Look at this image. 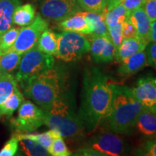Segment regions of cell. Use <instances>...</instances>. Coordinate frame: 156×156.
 <instances>
[{
    "label": "cell",
    "mask_w": 156,
    "mask_h": 156,
    "mask_svg": "<svg viewBox=\"0 0 156 156\" xmlns=\"http://www.w3.org/2000/svg\"><path fill=\"white\" fill-rule=\"evenodd\" d=\"M113 84L98 68L93 67L85 69L78 114L85 132L91 133L95 131L108 115L113 98Z\"/></svg>",
    "instance_id": "obj_1"
},
{
    "label": "cell",
    "mask_w": 156,
    "mask_h": 156,
    "mask_svg": "<svg viewBox=\"0 0 156 156\" xmlns=\"http://www.w3.org/2000/svg\"><path fill=\"white\" fill-rule=\"evenodd\" d=\"M144 108L134 97L132 88L114 83L112 106L101 125L107 131L129 134L134 129L137 117Z\"/></svg>",
    "instance_id": "obj_2"
},
{
    "label": "cell",
    "mask_w": 156,
    "mask_h": 156,
    "mask_svg": "<svg viewBox=\"0 0 156 156\" xmlns=\"http://www.w3.org/2000/svg\"><path fill=\"white\" fill-rule=\"evenodd\" d=\"M44 111V124L55 130L63 137L77 140L85 136V129L79 114L73 106L62 98L54 101L51 107Z\"/></svg>",
    "instance_id": "obj_3"
},
{
    "label": "cell",
    "mask_w": 156,
    "mask_h": 156,
    "mask_svg": "<svg viewBox=\"0 0 156 156\" xmlns=\"http://www.w3.org/2000/svg\"><path fill=\"white\" fill-rule=\"evenodd\" d=\"M24 93L44 110H47L60 97L62 77L52 69L30 77L22 85Z\"/></svg>",
    "instance_id": "obj_4"
},
{
    "label": "cell",
    "mask_w": 156,
    "mask_h": 156,
    "mask_svg": "<svg viewBox=\"0 0 156 156\" xmlns=\"http://www.w3.org/2000/svg\"><path fill=\"white\" fill-rule=\"evenodd\" d=\"M54 63L53 56L44 53L36 46L23 54L15 77L18 83L23 84L30 77L52 69Z\"/></svg>",
    "instance_id": "obj_5"
},
{
    "label": "cell",
    "mask_w": 156,
    "mask_h": 156,
    "mask_svg": "<svg viewBox=\"0 0 156 156\" xmlns=\"http://www.w3.org/2000/svg\"><path fill=\"white\" fill-rule=\"evenodd\" d=\"M56 57L66 62L77 61L90 51V41L84 34L63 31L57 34Z\"/></svg>",
    "instance_id": "obj_6"
},
{
    "label": "cell",
    "mask_w": 156,
    "mask_h": 156,
    "mask_svg": "<svg viewBox=\"0 0 156 156\" xmlns=\"http://www.w3.org/2000/svg\"><path fill=\"white\" fill-rule=\"evenodd\" d=\"M48 27L47 21L41 15H38L31 24L20 29L15 44L7 51H12L23 55L37 46L41 36Z\"/></svg>",
    "instance_id": "obj_7"
},
{
    "label": "cell",
    "mask_w": 156,
    "mask_h": 156,
    "mask_svg": "<svg viewBox=\"0 0 156 156\" xmlns=\"http://www.w3.org/2000/svg\"><path fill=\"white\" fill-rule=\"evenodd\" d=\"M41 15L48 20L60 22L82 11L77 0H34Z\"/></svg>",
    "instance_id": "obj_8"
},
{
    "label": "cell",
    "mask_w": 156,
    "mask_h": 156,
    "mask_svg": "<svg viewBox=\"0 0 156 156\" xmlns=\"http://www.w3.org/2000/svg\"><path fill=\"white\" fill-rule=\"evenodd\" d=\"M44 124V111L34 103L25 101L19 106L18 115L12 125L17 131L33 132Z\"/></svg>",
    "instance_id": "obj_9"
},
{
    "label": "cell",
    "mask_w": 156,
    "mask_h": 156,
    "mask_svg": "<svg viewBox=\"0 0 156 156\" xmlns=\"http://www.w3.org/2000/svg\"><path fill=\"white\" fill-rule=\"evenodd\" d=\"M87 145L105 156L123 155L126 149L124 140L118 134L109 131H102L95 134L90 138Z\"/></svg>",
    "instance_id": "obj_10"
},
{
    "label": "cell",
    "mask_w": 156,
    "mask_h": 156,
    "mask_svg": "<svg viewBox=\"0 0 156 156\" xmlns=\"http://www.w3.org/2000/svg\"><path fill=\"white\" fill-rule=\"evenodd\" d=\"M136 100L145 108L151 109L156 103V77L145 76L140 78L132 87Z\"/></svg>",
    "instance_id": "obj_11"
},
{
    "label": "cell",
    "mask_w": 156,
    "mask_h": 156,
    "mask_svg": "<svg viewBox=\"0 0 156 156\" xmlns=\"http://www.w3.org/2000/svg\"><path fill=\"white\" fill-rule=\"evenodd\" d=\"M119 63V66L117 69L118 75L123 77H129L137 73L138 72L148 65L147 52L145 50L138 52L125 58Z\"/></svg>",
    "instance_id": "obj_12"
},
{
    "label": "cell",
    "mask_w": 156,
    "mask_h": 156,
    "mask_svg": "<svg viewBox=\"0 0 156 156\" xmlns=\"http://www.w3.org/2000/svg\"><path fill=\"white\" fill-rule=\"evenodd\" d=\"M149 43L150 41L147 39L140 38L139 36L123 39L122 44L116 49L115 61L120 62L128 56L145 50Z\"/></svg>",
    "instance_id": "obj_13"
},
{
    "label": "cell",
    "mask_w": 156,
    "mask_h": 156,
    "mask_svg": "<svg viewBox=\"0 0 156 156\" xmlns=\"http://www.w3.org/2000/svg\"><path fill=\"white\" fill-rule=\"evenodd\" d=\"M134 128L145 137H156V115L151 109L144 108L137 117Z\"/></svg>",
    "instance_id": "obj_14"
},
{
    "label": "cell",
    "mask_w": 156,
    "mask_h": 156,
    "mask_svg": "<svg viewBox=\"0 0 156 156\" xmlns=\"http://www.w3.org/2000/svg\"><path fill=\"white\" fill-rule=\"evenodd\" d=\"M58 26L63 31H69L84 35L92 34V30L85 20L83 11L78 12L68 18L60 21Z\"/></svg>",
    "instance_id": "obj_15"
},
{
    "label": "cell",
    "mask_w": 156,
    "mask_h": 156,
    "mask_svg": "<svg viewBox=\"0 0 156 156\" xmlns=\"http://www.w3.org/2000/svg\"><path fill=\"white\" fill-rule=\"evenodd\" d=\"M129 20L136 28L138 36L149 41L151 21L142 7L131 12L129 17Z\"/></svg>",
    "instance_id": "obj_16"
},
{
    "label": "cell",
    "mask_w": 156,
    "mask_h": 156,
    "mask_svg": "<svg viewBox=\"0 0 156 156\" xmlns=\"http://www.w3.org/2000/svg\"><path fill=\"white\" fill-rule=\"evenodd\" d=\"M21 0H0V37L12 27L15 9Z\"/></svg>",
    "instance_id": "obj_17"
},
{
    "label": "cell",
    "mask_w": 156,
    "mask_h": 156,
    "mask_svg": "<svg viewBox=\"0 0 156 156\" xmlns=\"http://www.w3.org/2000/svg\"><path fill=\"white\" fill-rule=\"evenodd\" d=\"M106 11L102 13L84 12L85 20L92 30V36H105L108 34V28L105 20Z\"/></svg>",
    "instance_id": "obj_18"
},
{
    "label": "cell",
    "mask_w": 156,
    "mask_h": 156,
    "mask_svg": "<svg viewBox=\"0 0 156 156\" xmlns=\"http://www.w3.org/2000/svg\"><path fill=\"white\" fill-rule=\"evenodd\" d=\"M36 9L32 4L28 3L18 5L15 9L12 23L18 26L25 27L31 24L35 20Z\"/></svg>",
    "instance_id": "obj_19"
},
{
    "label": "cell",
    "mask_w": 156,
    "mask_h": 156,
    "mask_svg": "<svg viewBox=\"0 0 156 156\" xmlns=\"http://www.w3.org/2000/svg\"><path fill=\"white\" fill-rule=\"evenodd\" d=\"M37 48L45 54L56 56L58 50L57 34L51 30H45L39 38Z\"/></svg>",
    "instance_id": "obj_20"
},
{
    "label": "cell",
    "mask_w": 156,
    "mask_h": 156,
    "mask_svg": "<svg viewBox=\"0 0 156 156\" xmlns=\"http://www.w3.org/2000/svg\"><path fill=\"white\" fill-rule=\"evenodd\" d=\"M15 135L18 138L22 151L26 155L45 156L49 155L47 150L40 145L38 142L26 137L23 133H17Z\"/></svg>",
    "instance_id": "obj_21"
},
{
    "label": "cell",
    "mask_w": 156,
    "mask_h": 156,
    "mask_svg": "<svg viewBox=\"0 0 156 156\" xmlns=\"http://www.w3.org/2000/svg\"><path fill=\"white\" fill-rule=\"evenodd\" d=\"M22 55L12 51H0V73H10L18 67Z\"/></svg>",
    "instance_id": "obj_22"
},
{
    "label": "cell",
    "mask_w": 156,
    "mask_h": 156,
    "mask_svg": "<svg viewBox=\"0 0 156 156\" xmlns=\"http://www.w3.org/2000/svg\"><path fill=\"white\" fill-rule=\"evenodd\" d=\"M17 81L10 73H0V105L17 88Z\"/></svg>",
    "instance_id": "obj_23"
},
{
    "label": "cell",
    "mask_w": 156,
    "mask_h": 156,
    "mask_svg": "<svg viewBox=\"0 0 156 156\" xmlns=\"http://www.w3.org/2000/svg\"><path fill=\"white\" fill-rule=\"evenodd\" d=\"M23 95L18 89L15 90L12 94L7 98L3 103L0 105V116H11L15 111L19 108L23 103Z\"/></svg>",
    "instance_id": "obj_24"
},
{
    "label": "cell",
    "mask_w": 156,
    "mask_h": 156,
    "mask_svg": "<svg viewBox=\"0 0 156 156\" xmlns=\"http://www.w3.org/2000/svg\"><path fill=\"white\" fill-rule=\"evenodd\" d=\"M130 12L126 10L122 4L116 6L110 10L106 11L105 15V20L107 28L112 27L119 23H122L126 20L129 19Z\"/></svg>",
    "instance_id": "obj_25"
},
{
    "label": "cell",
    "mask_w": 156,
    "mask_h": 156,
    "mask_svg": "<svg viewBox=\"0 0 156 156\" xmlns=\"http://www.w3.org/2000/svg\"><path fill=\"white\" fill-rule=\"evenodd\" d=\"M48 153L53 156H69L72 155L71 151L68 149L63 136L57 131H55L54 140L49 149Z\"/></svg>",
    "instance_id": "obj_26"
},
{
    "label": "cell",
    "mask_w": 156,
    "mask_h": 156,
    "mask_svg": "<svg viewBox=\"0 0 156 156\" xmlns=\"http://www.w3.org/2000/svg\"><path fill=\"white\" fill-rule=\"evenodd\" d=\"M92 41L90 42V51L91 56L95 62L98 63L99 57H100L101 52L106 42L110 38L109 34L105 35V36H92Z\"/></svg>",
    "instance_id": "obj_27"
},
{
    "label": "cell",
    "mask_w": 156,
    "mask_h": 156,
    "mask_svg": "<svg viewBox=\"0 0 156 156\" xmlns=\"http://www.w3.org/2000/svg\"><path fill=\"white\" fill-rule=\"evenodd\" d=\"M82 9L91 12L102 13L106 11L108 0H77Z\"/></svg>",
    "instance_id": "obj_28"
},
{
    "label": "cell",
    "mask_w": 156,
    "mask_h": 156,
    "mask_svg": "<svg viewBox=\"0 0 156 156\" xmlns=\"http://www.w3.org/2000/svg\"><path fill=\"white\" fill-rule=\"evenodd\" d=\"M54 133H55V130L50 129L43 133H23V134L29 139L38 142L40 145H41L48 151L53 142Z\"/></svg>",
    "instance_id": "obj_29"
},
{
    "label": "cell",
    "mask_w": 156,
    "mask_h": 156,
    "mask_svg": "<svg viewBox=\"0 0 156 156\" xmlns=\"http://www.w3.org/2000/svg\"><path fill=\"white\" fill-rule=\"evenodd\" d=\"M21 28L11 27L0 37V51H6L13 46Z\"/></svg>",
    "instance_id": "obj_30"
},
{
    "label": "cell",
    "mask_w": 156,
    "mask_h": 156,
    "mask_svg": "<svg viewBox=\"0 0 156 156\" xmlns=\"http://www.w3.org/2000/svg\"><path fill=\"white\" fill-rule=\"evenodd\" d=\"M115 53H116V48L112 44L111 39L109 38L101 52L98 63H108V62H112L113 59H114Z\"/></svg>",
    "instance_id": "obj_31"
},
{
    "label": "cell",
    "mask_w": 156,
    "mask_h": 156,
    "mask_svg": "<svg viewBox=\"0 0 156 156\" xmlns=\"http://www.w3.org/2000/svg\"><path fill=\"white\" fill-rule=\"evenodd\" d=\"M18 138L16 135H13L0 151V156H13L16 155L18 150Z\"/></svg>",
    "instance_id": "obj_32"
},
{
    "label": "cell",
    "mask_w": 156,
    "mask_h": 156,
    "mask_svg": "<svg viewBox=\"0 0 156 156\" xmlns=\"http://www.w3.org/2000/svg\"><path fill=\"white\" fill-rule=\"evenodd\" d=\"M122 23H119L116 25L108 28L109 37H110L111 41H112V44H114L116 49L122 44L123 39H124L122 36Z\"/></svg>",
    "instance_id": "obj_33"
},
{
    "label": "cell",
    "mask_w": 156,
    "mask_h": 156,
    "mask_svg": "<svg viewBox=\"0 0 156 156\" xmlns=\"http://www.w3.org/2000/svg\"><path fill=\"white\" fill-rule=\"evenodd\" d=\"M122 36L124 39H128L138 36L136 33V28L132 25V23L129 20V19L126 20L122 23Z\"/></svg>",
    "instance_id": "obj_34"
},
{
    "label": "cell",
    "mask_w": 156,
    "mask_h": 156,
    "mask_svg": "<svg viewBox=\"0 0 156 156\" xmlns=\"http://www.w3.org/2000/svg\"><path fill=\"white\" fill-rule=\"evenodd\" d=\"M145 13L151 22L156 20V0H145L142 5Z\"/></svg>",
    "instance_id": "obj_35"
},
{
    "label": "cell",
    "mask_w": 156,
    "mask_h": 156,
    "mask_svg": "<svg viewBox=\"0 0 156 156\" xmlns=\"http://www.w3.org/2000/svg\"><path fill=\"white\" fill-rule=\"evenodd\" d=\"M146 48L147 64L156 69V43L150 42Z\"/></svg>",
    "instance_id": "obj_36"
},
{
    "label": "cell",
    "mask_w": 156,
    "mask_h": 156,
    "mask_svg": "<svg viewBox=\"0 0 156 156\" xmlns=\"http://www.w3.org/2000/svg\"><path fill=\"white\" fill-rule=\"evenodd\" d=\"M142 155L156 156V137L147 140L142 147Z\"/></svg>",
    "instance_id": "obj_37"
},
{
    "label": "cell",
    "mask_w": 156,
    "mask_h": 156,
    "mask_svg": "<svg viewBox=\"0 0 156 156\" xmlns=\"http://www.w3.org/2000/svg\"><path fill=\"white\" fill-rule=\"evenodd\" d=\"M75 155H83V156H105V155L101 152L93 149L89 145H85L83 147H80L76 151Z\"/></svg>",
    "instance_id": "obj_38"
},
{
    "label": "cell",
    "mask_w": 156,
    "mask_h": 156,
    "mask_svg": "<svg viewBox=\"0 0 156 156\" xmlns=\"http://www.w3.org/2000/svg\"><path fill=\"white\" fill-rule=\"evenodd\" d=\"M145 0H124L122 3L126 10L131 13L134 9L142 7Z\"/></svg>",
    "instance_id": "obj_39"
},
{
    "label": "cell",
    "mask_w": 156,
    "mask_h": 156,
    "mask_svg": "<svg viewBox=\"0 0 156 156\" xmlns=\"http://www.w3.org/2000/svg\"><path fill=\"white\" fill-rule=\"evenodd\" d=\"M150 42L156 43V20L151 22V31L149 35Z\"/></svg>",
    "instance_id": "obj_40"
},
{
    "label": "cell",
    "mask_w": 156,
    "mask_h": 156,
    "mask_svg": "<svg viewBox=\"0 0 156 156\" xmlns=\"http://www.w3.org/2000/svg\"><path fill=\"white\" fill-rule=\"evenodd\" d=\"M124 0H108V3H107L106 7V11L110 10L114 7H116V6L122 4Z\"/></svg>",
    "instance_id": "obj_41"
},
{
    "label": "cell",
    "mask_w": 156,
    "mask_h": 156,
    "mask_svg": "<svg viewBox=\"0 0 156 156\" xmlns=\"http://www.w3.org/2000/svg\"><path fill=\"white\" fill-rule=\"evenodd\" d=\"M151 110L152 111V112H153L154 114H155V115H156V103L155 104V106H154L153 108H152Z\"/></svg>",
    "instance_id": "obj_42"
},
{
    "label": "cell",
    "mask_w": 156,
    "mask_h": 156,
    "mask_svg": "<svg viewBox=\"0 0 156 156\" xmlns=\"http://www.w3.org/2000/svg\"></svg>",
    "instance_id": "obj_43"
}]
</instances>
